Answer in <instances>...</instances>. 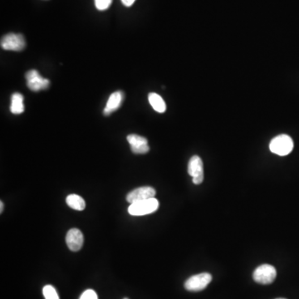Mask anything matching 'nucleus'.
<instances>
[{
    "label": "nucleus",
    "mask_w": 299,
    "mask_h": 299,
    "mask_svg": "<svg viewBox=\"0 0 299 299\" xmlns=\"http://www.w3.org/2000/svg\"><path fill=\"white\" fill-rule=\"evenodd\" d=\"M148 100L149 103L155 112H159V113H163L165 112L167 105H165L164 99L159 94L151 92L149 94Z\"/></svg>",
    "instance_id": "obj_12"
},
{
    "label": "nucleus",
    "mask_w": 299,
    "mask_h": 299,
    "mask_svg": "<svg viewBox=\"0 0 299 299\" xmlns=\"http://www.w3.org/2000/svg\"><path fill=\"white\" fill-rule=\"evenodd\" d=\"M10 111L13 114H21L24 112V105H23V96L22 94L15 92L12 95L11 107Z\"/></svg>",
    "instance_id": "obj_13"
},
{
    "label": "nucleus",
    "mask_w": 299,
    "mask_h": 299,
    "mask_svg": "<svg viewBox=\"0 0 299 299\" xmlns=\"http://www.w3.org/2000/svg\"><path fill=\"white\" fill-rule=\"evenodd\" d=\"M188 173L193 177L194 185H201L204 181L203 162L198 155L190 158L188 164Z\"/></svg>",
    "instance_id": "obj_7"
},
{
    "label": "nucleus",
    "mask_w": 299,
    "mask_h": 299,
    "mask_svg": "<svg viewBox=\"0 0 299 299\" xmlns=\"http://www.w3.org/2000/svg\"><path fill=\"white\" fill-rule=\"evenodd\" d=\"M67 205L73 210L82 211L86 207V203L82 197L78 194H69L66 199Z\"/></svg>",
    "instance_id": "obj_14"
},
{
    "label": "nucleus",
    "mask_w": 299,
    "mask_h": 299,
    "mask_svg": "<svg viewBox=\"0 0 299 299\" xmlns=\"http://www.w3.org/2000/svg\"><path fill=\"white\" fill-rule=\"evenodd\" d=\"M155 193L156 191L154 188L151 186H142L129 192L126 195V201L132 204L138 201L155 198Z\"/></svg>",
    "instance_id": "obj_8"
},
{
    "label": "nucleus",
    "mask_w": 299,
    "mask_h": 299,
    "mask_svg": "<svg viewBox=\"0 0 299 299\" xmlns=\"http://www.w3.org/2000/svg\"><path fill=\"white\" fill-rule=\"evenodd\" d=\"M25 78L27 87L32 91H40L48 89L50 85V82L47 78L41 77L37 70H30L27 72L26 73Z\"/></svg>",
    "instance_id": "obj_6"
},
{
    "label": "nucleus",
    "mask_w": 299,
    "mask_h": 299,
    "mask_svg": "<svg viewBox=\"0 0 299 299\" xmlns=\"http://www.w3.org/2000/svg\"><path fill=\"white\" fill-rule=\"evenodd\" d=\"M276 299H286V298H276Z\"/></svg>",
    "instance_id": "obj_20"
},
{
    "label": "nucleus",
    "mask_w": 299,
    "mask_h": 299,
    "mask_svg": "<svg viewBox=\"0 0 299 299\" xmlns=\"http://www.w3.org/2000/svg\"><path fill=\"white\" fill-rule=\"evenodd\" d=\"M43 293L45 299H60L57 291L52 285H46L43 288Z\"/></svg>",
    "instance_id": "obj_15"
},
{
    "label": "nucleus",
    "mask_w": 299,
    "mask_h": 299,
    "mask_svg": "<svg viewBox=\"0 0 299 299\" xmlns=\"http://www.w3.org/2000/svg\"><path fill=\"white\" fill-rule=\"evenodd\" d=\"M127 142L134 154H146L150 151L148 141L145 137L137 134H130L127 137Z\"/></svg>",
    "instance_id": "obj_9"
},
{
    "label": "nucleus",
    "mask_w": 299,
    "mask_h": 299,
    "mask_svg": "<svg viewBox=\"0 0 299 299\" xmlns=\"http://www.w3.org/2000/svg\"><path fill=\"white\" fill-rule=\"evenodd\" d=\"M3 210H4V203L1 201L0 202V213H3Z\"/></svg>",
    "instance_id": "obj_19"
},
{
    "label": "nucleus",
    "mask_w": 299,
    "mask_h": 299,
    "mask_svg": "<svg viewBox=\"0 0 299 299\" xmlns=\"http://www.w3.org/2000/svg\"><path fill=\"white\" fill-rule=\"evenodd\" d=\"M124 299H128V298H124Z\"/></svg>",
    "instance_id": "obj_21"
},
{
    "label": "nucleus",
    "mask_w": 299,
    "mask_h": 299,
    "mask_svg": "<svg viewBox=\"0 0 299 299\" xmlns=\"http://www.w3.org/2000/svg\"><path fill=\"white\" fill-rule=\"evenodd\" d=\"M158 208H159V201L155 198H151V199L130 204V206L128 208V212L130 215L142 216V215L152 214L156 211Z\"/></svg>",
    "instance_id": "obj_1"
},
{
    "label": "nucleus",
    "mask_w": 299,
    "mask_h": 299,
    "mask_svg": "<svg viewBox=\"0 0 299 299\" xmlns=\"http://www.w3.org/2000/svg\"><path fill=\"white\" fill-rule=\"evenodd\" d=\"M212 281V276L208 273H202L190 277L185 283L186 290L190 292H200L205 289Z\"/></svg>",
    "instance_id": "obj_3"
},
{
    "label": "nucleus",
    "mask_w": 299,
    "mask_h": 299,
    "mask_svg": "<svg viewBox=\"0 0 299 299\" xmlns=\"http://www.w3.org/2000/svg\"><path fill=\"white\" fill-rule=\"evenodd\" d=\"M123 91H117L113 92L108 99L105 109L103 111V114L105 116H109L112 114V112L117 111L121 107V104L123 103Z\"/></svg>",
    "instance_id": "obj_11"
},
{
    "label": "nucleus",
    "mask_w": 299,
    "mask_h": 299,
    "mask_svg": "<svg viewBox=\"0 0 299 299\" xmlns=\"http://www.w3.org/2000/svg\"><path fill=\"white\" fill-rule=\"evenodd\" d=\"M25 46L24 37L20 34L10 32L3 37L1 39V48L5 50L20 52L25 48Z\"/></svg>",
    "instance_id": "obj_4"
},
{
    "label": "nucleus",
    "mask_w": 299,
    "mask_h": 299,
    "mask_svg": "<svg viewBox=\"0 0 299 299\" xmlns=\"http://www.w3.org/2000/svg\"><path fill=\"white\" fill-rule=\"evenodd\" d=\"M79 299H98V297L95 291L92 289H87L84 292H82Z\"/></svg>",
    "instance_id": "obj_17"
},
{
    "label": "nucleus",
    "mask_w": 299,
    "mask_h": 299,
    "mask_svg": "<svg viewBox=\"0 0 299 299\" xmlns=\"http://www.w3.org/2000/svg\"><path fill=\"white\" fill-rule=\"evenodd\" d=\"M112 0H95V5L96 9L101 11L106 10L112 5Z\"/></svg>",
    "instance_id": "obj_16"
},
{
    "label": "nucleus",
    "mask_w": 299,
    "mask_h": 299,
    "mask_svg": "<svg viewBox=\"0 0 299 299\" xmlns=\"http://www.w3.org/2000/svg\"><path fill=\"white\" fill-rule=\"evenodd\" d=\"M83 242H84V237L78 228H72L67 234V245L71 251H79L82 249Z\"/></svg>",
    "instance_id": "obj_10"
},
{
    "label": "nucleus",
    "mask_w": 299,
    "mask_h": 299,
    "mask_svg": "<svg viewBox=\"0 0 299 299\" xmlns=\"http://www.w3.org/2000/svg\"><path fill=\"white\" fill-rule=\"evenodd\" d=\"M136 0H121V2L126 7H130L135 3Z\"/></svg>",
    "instance_id": "obj_18"
},
{
    "label": "nucleus",
    "mask_w": 299,
    "mask_h": 299,
    "mask_svg": "<svg viewBox=\"0 0 299 299\" xmlns=\"http://www.w3.org/2000/svg\"><path fill=\"white\" fill-rule=\"evenodd\" d=\"M270 151L276 155H287L291 153L293 149V142L288 135H279L274 137L270 144Z\"/></svg>",
    "instance_id": "obj_2"
},
{
    "label": "nucleus",
    "mask_w": 299,
    "mask_h": 299,
    "mask_svg": "<svg viewBox=\"0 0 299 299\" xmlns=\"http://www.w3.org/2000/svg\"><path fill=\"white\" fill-rule=\"evenodd\" d=\"M277 271L275 268L270 264H262L254 270L253 278L256 283L260 284H270L275 280Z\"/></svg>",
    "instance_id": "obj_5"
}]
</instances>
